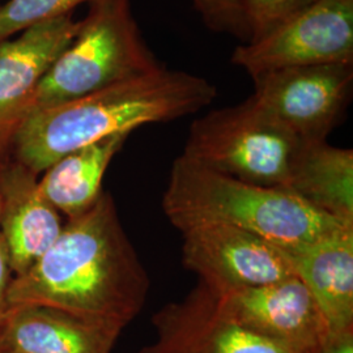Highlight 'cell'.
Segmentation results:
<instances>
[{"label": "cell", "instance_id": "21", "mask_svg": "<svg viewBox=\"0 0 353 353\" xmlns=\"http://www.w3.org/2000/svg\"><path fill=\"white\" fill-rule=\"evenodd\" d=\"M12 267L8 248L0 233V303H6V296L12 281Z\"/></svg>", "mask_w": 353, "mask_h": 353}, {"label": "cell", "instance_id": "3", "mask_svg": "<svg viewBox=\"0 0 353 353\" xmlns=\"http://www.w3.org/2000/svg\"><path fill=\"white\" fill-rule=\"evenodd\" d=\"M163 210L181 233L203 225H227L280 246L316 240L353 225L319 212L290 191L217 173L183 154L172 165Z\"/></svg>", "mask_w": 353, "mask_h": 353}, {"label": "cell", "instance_id": "19", "mask_svg": "<svg viewBox=\"0 0 353 353\" xmlns=\"http://www.w3.org/2000/svg\"><path fill=\"white\" fill-rule=\"evenodd\" d=\"M316 0H243L254 42L301 12Z\"/></svg>", "mask_w": 353, "mask_h": 353}, {"label": "cell", "instance_id": "23", "mask_svg": "<svg viewBox=\"0 0 353 353\" xmlns=\"http://www.w3.org/2000/svg\"><path fill=\"white\" fill-rule=\"evenodd\" d=\"M0 353H24V352H19V351H14V350H8V348H3V347H0Z\"/></svg>", "mask_w": 353, "mask_h": 353}, {"label": "cell", "instance_id": "5", "mask_svg": "<svg viewBox=\"0 0 353 353\" xmlns=\"http://www.w3.org/2000/svg\"><path fill=\"white\" fill-rule=\"evenodd\" d=\"M305 143L250 96L195 119L182 154L217 173L288 191Z\"/></svg>", "mask_w": 353, "mask_h": 353}, {"label": "cell", "instance_id": "18", "mask_svg": "<svg viewBox=\"0 0 353 353\" xmlns=\"http://www.w3.org/2000/svg\"><path fill=\"white\" fill-rule=\"evenodd\" d=\"M204 24L248 43L252 38L243 0H191Z\"/></svg>", "mask_w": 353, "mask_h": 353}, {"label": "cell", "instance_id": "17", "mask_svg": "<svg viewBox=\"0 0 353 353\" xmlns=\"http://www.w3.org/2000/svg\"><path fill=\"white\" fill-rule=\"evenodd\" d=\"M99 0H8L0 6V41L28 26L71 14L83 3Z\"/></svg>", "mask_w": 353, "mask_h": 353}, {"label": "cell", "instance_id": "22", "mask_svg": "<svg viewBox=\"0 0 353 353\" xmlns=\"http://www.w3.org/2000/svg\"><path fill=\"white\" fill-rule=\"evenodd\" d=\"M8 309H10V307H8L7 303H0V335H1V331H3V326H4L6 318H7Z\"/></svg>", "mask_w": 353, "mask_h": 353}, {"label": "cell", "instance_id": "9", "mask_svg": "<svg viewBox=\"0 0 353 353\" xmlns=\"http://www.w3.org/2000/svg\"><path fill=\"white\" fill-rule=\"evenodd\" d=\"M152 322L156 339L140 353H297L228 316L216 290L201 280L182 301L157 312Z\"/></svg>", "mask_w": 353, "mask_h": 353}, {"label": "cell", "instance_id": "13", "mask_svg": "<svg viewBox=\"0 0 353 353\" xmlns=\"http://www.w3.org/2000/svg\"><path fill=\"white\" fill-rule=\"evenodd\" d=\"M63 227L34 173L16 161L0 169V233L14 276L23 275L50 249Z\"/></svg>", "mask_w": 353, "mask_h": 353}, {"label": "cell", "instance_id": "6", "mask_svg": "<svg viewBox=\"0 0 353 353\" xmlns=\"http://www.w3.org/2000/svg\"><path fill=\"white\" fill-rule=\"evenodd\" d=\"M230 62L252 79L292 67L353 63V0H316L265 37L237 46Z\"/></svg>", "mask_w": 353, "mask_h": 353}, {"label": "cell", "instance_id": "7", "mask_svg": "<svg viewBox=\"0 0 353 353\" xmlns=\"http://www.w3.org/2000/svg\"><path fill=\"white\" fill-rule=\"evenodd\" d=\"M254 101L305 141L327 140L351 101L353 63L292 67L252 77Z\"/></svg>", "mask_w": 353, "mask_h": 353}, {"label": "cell", "instance_id": "10", "mask_svg": "<svg viewBox=\"0 0 353 353\" xmlns=\"http://www.w3.org/2000/svg\"><path fill=\"white\" fill-rule=\"evenodd\" d=\"M214 290L228 316L294 352H312L330 335L314 299L296 276L261 287Z\"/></svg>", "mask_w": 353, "mask_h": 353}, {"label": "cell", "instance_id": "11", "mask_svg": "<svg viewBox=\"0 0 353 353\" xmlns=\"http://www.w3.org/2000/svg\"><path fill=\"white\" fill-rule=\"evenodd\" d=\"M276 246L314 299L330 335L353 331V225L316 240Z\"/></svg>", "mask_w": 353, "mask_h": 353}, {"label": "cell", "instance_id": "4", "mask_svg": "<svg viewBox=\"0 0 353 353\" xmlns=\"http://www.w3.org/2000/svg\"><path fill=\"white\" fill-rule=\"evenodd\" d=\"M161 67L140 33L130 0H99L90 4L75 38L39 81L21 119Z\"/></svg>", "mask_w": 353, "mask_h": 353}, {"label": "cell", "instance_id": "2", "mask_svg": "<svg viewBox=\"0 0 353 353\" xmlns=\"http://www.w3.org/2000/svg\"><path fill=\"white\" fill-rule=\"evenodd\" d=\"M217 96L202 76L161 67L72 101L28 114L6 143L36 176L65 154L117 134L198 113Z\"/></svg>", "mask_w": 353, "mask_h": 353}, {"label": "cell", "instance_id": "14", "mask_svg": "<svg viewBox=\"0 0 353 353\" xmlns=\"http://www.w3.org/2000/svg\"><path fill=\"white\" fill-rule=\"evenodd\" d=\"M0 347L24 353H112L122 328L58 309L8 306Z\"/></svg>", "mask_w": 353, "mask_h": 353}, {"label": "cell", "instance_id": "20", "mask_svg": "<svg viewBox=\"0 0 353 353\" xmlns=\"http://www.w3.org/2000/svg\"><path fill=\"white\" fill-rule=\"evenodd\" d=\"M309 353H353V331L328 335L322 345Z\"/></svg>", "mask_w": 353, "mask_h": 353}, {"label": "cell", "instance_id": "1", "mask_svg": "<svg viewBox=\"0 0 353 353\" xmlns=\"http://www.w3.org/2000/svg\"><path fill=\"white\" fill-rule=\"evenodd\" d=\"M150 278L121 224L113 198L68 219L59 237L23 275L13 276L8 306H46L123 328L139 314Z\"/></svg>", "mask_w": 353, "mask_h": 353}, {"label": "cell", "instance_id": "8", "mask_svg": "<svg viewBox=\"0 0 353 353\" xmlns=\"http://www.w3.org/2000/svg\"><path fill=\"white\" fill-rule=\"evenodd\" d=\"M182 234L183 265L214 290L252 288L294 276L275 243L248 230L203 225Z\"/></svg>", "mask_w": 353, "mask_h": 353}, {"label": "cell", "instance_id": "15", "mask_svg": "<svg viewBox=\"0 0 353 353\" xmlns=\"http://www.w3.org/2000/svg\"><path fill=\"white\" fill-rule=\"evenodd\" d=\"M288 191L322 214L353 224V151L306 141Z\"/></svg>", "mask_w": 353, "mask_h": 353}, {"label": "cell", "instance_id": "12", "mask_svg": "<svg viewBox=\"0 0 353 353\" xmlns=\"http://www.w3.org/2000/svg\"><path fill=\"white\" fill-rule=\"evenodd\" d=\"M79 28L71 13L28 26L12 41H0V143L7 141L32 93Z\"/></svg>", "mask_w": 353, "mask_h": 353}, {"label": "cell", "instance_id": "16", "mask_svg": "<svg viewBox=\"0 0 353 353\" xmlns=\"http://www.w3.org/2000/svg\"><path fill=\"white\" fill-rule=\"evenodd\" d=\"M128 137L117 134L59 159L38 181L43 196L68 219L87 212L101 196L103 174Z\"/></svg>", "mask_w": 353, "mask_h": 353}]
</instances>
